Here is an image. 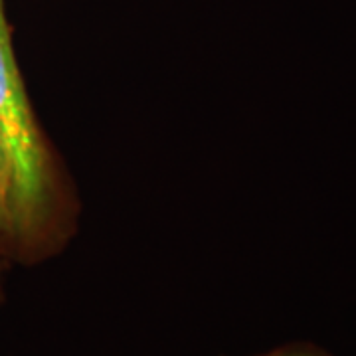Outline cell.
Wrapping results in <instances>:
<instances>
[{"label":"cell","mask_w":356,"mask_h":356,"mask_svg":"<svg viewBox=\"0 0 356 356\" xmlns=\"http://www.w3.org/2000/svg\"><path fill=\"white\" fill-rule=\"evenodd\" d=\"M0 133L16 180V266H36L70 242L77 204L64 166L28 99L4 0H0Z\"/></svg>","instance_id":"cell-1"},{"label":"cell","mask_w":356,"mask_h":356,"mask_svg":"<svg viewBox=\"0 0 356 356\" xmlns=\"http://www.w3.org/2000/svg\"><path fill=\"white\" fill-rule=\"evenodd\" d=\"M10 266H16V180L13 159L0 133V301Z\"/></svg>","instance_id":"cell-2"},{"label":"cell","mask_w":356,"mask_h":356,"mask_svg":"<svg viewBox=\"0 0 356 356\" xmlns=\"http://www.w3.org/2000/svg\"><path fill=\"white\" fill-rule=\"evenodd\" d=\"M254 356H332L329 350L321 348L313 343H287L281 344L277 348H271L267 353Z\"/></svg>","instance_id":"cell-3"}]
</instances>
